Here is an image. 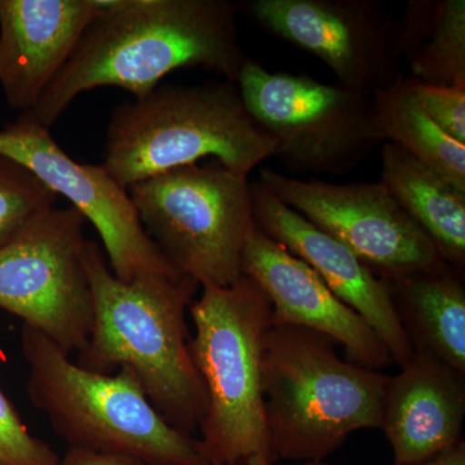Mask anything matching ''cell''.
<instances>
[{
	"instance_id": "cell-1",
	"label": "cell",
	"mask_w": 465,
	"mask_h": 465,
	"mask_svg": "<svg viewBox=\"0 0 465 465\" xmlns=\"http://www.w3.org/2000/svg\"><path fill=\"white\" fill-rule=\"evenodd\" d=\"M238 11L228 0H113L27 113L51 130L84 92L116 87L140 99L186 67L235 84L247 58Z\"/></svg>"
},
{
	"instance_id": "cell-2",
	"label": "cell",
	"mask_w": 465,
	"mask_h": 465,
	"mask_svg": "<svg viewBox=\"0 0 465 465\" xmlns=\"http://www.w3.org/2000/svg\"><path fill=\"white\" fill-rule=\"evenodd\" d=\"M84 260L94 324L75 362L99 374L127 370L168 423L194 436L207 411L188 324L200 284L186 275L122 282L92 241L85 242Z\"/></svg>"
},
{
	"instance_id": "cell-3",
	"label": "cell",
	"mask_w": 465,
	"mask_h": 465,
	"mask_svg": "<svg viewBox=\"0 0 465 465\" xmlns=\"http://www.w3.org/2000/svg\"><path fill=\"white\" fill-rule=\"evenodd\" d=\"M327 336L272 324L262 391L271 460L323 461L351 433L381 430L390 376L349 362Z\"/></svg>"
},
{
	"instance_id": "cell-4",
	"label": "cell",
	"mask_w": 465,
	"mask_h": 465,
	"mask_svg": "<svg viewBox=\"0 0 465 465\" xmlns=\"http://www.w3.org/2000/svg\"><path fill=\"white\" fill-rule=\"evenodd\" d=\"M275 143L247 112L234 82L158 85L113 112L101 166L122 188L213 158L249 174Z\"/></svg>"
},
{
	"instance_id": "cell-5",
	"label": "cell",
	"mask_w": 465,
	"mask_h": 465,
	"mask_svg": "<svg viewBox=\"0 0 465 465\" xmlns=\"http://www.w3.org/2000/svg\"><path fill=\"white\" fill-rule=\"evenodd\" d=\"M27 396L69 448L143 465H211L200 439L173 427L127 370L99 374L41 332L23 326Z\"/></svg>"
},
{
	"instance_id": "cell-6",
	"label": "cell",
	"mask_w": 465,
	"mask_h": 465,
	"mask_svg": "<svg viewBox=\"0 0 465 465\" xmlns=\"http://www.w3.org/2000/svg\"><path fill=\"white\" fill-rule=\"evenodd\" d=\"M200 290L189 316L193 362L207 397L198 430L202 450L211 465H232L250 455L271 460L262 391L271 302L244 274L231 286Z\"/></svg>"
},
{
	"instance_id": "cell-7",
	"label": "cell",
	"mask_w": 465,
	"mask_h": 465,
	"mask_svg": "<svg viewBox=\"0 0 465 465\" xmlns=\"http://www.w3.org/2000/svg\"><path fill=\"white\" fill-rule=\"evenodd\" d=\"M162 255L200 287L231 286L255 228L251 182L219 162L174 168L127 188Z\"/></svg>"
},
{
	"instance_id": "cell-8",
	"label": "cell",
	"mask_w": 465,
	"mask_h": 465,
	"mask_svg": "<svg viewBox=\"0 0 465 465\" xmlns=\"http://www.w3.org/2000/svg\"><path fill=\"white\" fill-rule=\"evenodd\" d=\"M242 101L293 173L344 174L384 143L372 94L312 76L269 72L247 57L237 82Z\"/></svg>"
},
{
	"instance_id": "cell-9",
	"label": "cell",
	"mask_w": 465,
	"mask_h": 465,
	"mask_svg": "<svg viewBox=\"0 0 465 465\" xmlns=\"http://www.w3.org/2000/svg\"><path fill=\"white\" fill-rule=\"evenodd\" d=\"M84 223L74 207H54L0 249V309L70 356L87 344L94 324Z\"/></svg>"
},
{
	"instance_id": "cell-10",
	"label": "cell",
	"mask_w": 465,
	"mask_h": 465,
	"mask_svg": "<svg viewBox=\"0 0 465 465\" xmlns=\"http://www.w3.org/2000/svg\"><path fill=\"white\" fill-rule=\"evenodd\" d=\"M259 183L341 241L385 282L445 264L439 250L381 182L331 183L262 168Z\"/></svg>"
},
{
	"instance_id": "cell-11",
	"label": "cell",
	"mask_w": 465,
	"mask_h": 465,
	"mask_svg": "<svg viewBox=\"0 0 465 465\" xmlns=\"http://www.w3.org/2000/svg\"><path fill=\"white\" fill-rule=\"evenodd\" d=\"M0 154L23 164L58 197L72 203L99 232L110 269L122 282L150 277H177V272L150 240L127 189L103 166L70 157L29 113L0 130Z\"/></svg>"
},
{
	"instance_id": "cell-12",
	"label": "cell",
	"mask_w": 465,
	"mask_h": 465,
	"mask_svg": "<svg viewBox=\"0 0 465 465\" xmlns=\"http://www.w3.org/2000/svg\"><path fill=\"white\" fill-rule=\"evenodd\" d=\"M238 9L320 58L349 90L374 94L401 76L399 21L379 0H249Z\"/></svg>"
},
{
	"instance_id": "cell-13",
	"label": "cell",
	"mask_w": 465,
	"mask_h": 465,
	"mask_svg": "<svg viewBox=\"0 0 465 465\" xmlns=\"http://www.w3.org/2000/svg\"><path fill=\"white\" fill-rule=\"evenodd\" d=\"M242 274L264 291L272 305V324L302 327L341 345L344 358L366 369L393 363L374 330L341 302L302 260L271 240L258 226L242 253Z\"/></svg>"
},
{
	"instance_id": "cell-14",
	"label": "cell",
	"mask_w": 465,
	"mask_h": 465,
	"mask_svg": "<svg viewBox=\"0 0 465 465\" xmlns=\"http://www.w3.org/2000/svg\"><path fill=\"white\" fill-rule=\"evenodd\" d=\"M251 203L260 231L311 266L326 286L371 326L393 363L406 365L414 349L391 299V287L353 251L286 206L262 183H251Z\"/></svg>"
},
{
	"instance_id": "cell-15",
	"label": "cell",
	"mask_w": 465,
	"mask_h": 465,
	"mask_svg": "<svg viewBox=\"0 0 465 465\" xmlns=\"http://www.w3.org/2000/svg\"><path fill=\"white\" fill-rule=\"evenodd\" d=\"M113 0H0V87L30 112Z\"/></svg>"
},
{
	"instance_id": "cell-16",
	"label": "cell",
	"mask_w": 465,
	"mask_h": 465,
	"mask_svg": "<svg viewBox=\"0 0 465 465\" xmlns=\"http://www.w3.org/2000/svg\"><path fill=\"white\" fill-rule=\"evenodd\" d=\"M465 374L427 354L414 353L390 376L381 430L394 465L425 463L461 442Z\"/></svg>"
},
{
	"instance_id": "cell-17",
	"label": "cell",
	"mask_w": 465,
	"mask_h": 465,
	"mask_svg": "<svg viewBox=\"0 0 465 465\" xmlns=\"http://www.w3.org/2000/svg\"><path fill=\"white\" fill-rule=\"evenodd\" d=\"M388 284L414 353L436 358L465 374L463 272L445 262Z\"/></svg>"
},
{
	"instance_id": "cell-18",
	"label": "cell",
	"mask_w": 465,
	"mask_h": 465,
	"mask_svg": "<svg viewBox=\"0 0 465 465\" xmlns=\"http://www.w3.org/2000/svg\"><path fill=\"white\" fill-rule=\"evenodd\" d=\"M448 264L465 266V191L391 143H382L381 180Z\"/></svg>"
},
{
	"instance_id": "cell-19",
	"label": "cell",
	"mask_w": 465,
	"mask_h": 465,
	"mask_svg": "<svg viewBox=\"0 0 465 465\" xmlns=\"http://www.w3.org/2000/svg\"><path fill=\"white\" fill-rule=\"evenodd\" d=\"M399 51L412 79L465 87L464 0H410L399 20Z\"/></svg>"
},
{
	"instance_id": "cell-20",
	"label": "cell",
	"mask_w": 465,
	"mask_h": 465,
	"mask_svg": "<svg viewBox=\"0 0 465 465\" xmlns=\"http://www.w3.org/2000/svg\"><path fill=\"white\" fill-rule=\"evenodd\" d=\"M376 121L391 143L465 191V143L446 134L416 100L409 76L372 94Z\"/></svg>"
},
{
	"instance_id": "cell-21",
	"label": "cell",
	"mask_w": 465,
	"mask_h": 465,
	"mask_svg": "<svg viewBox=\"0 0 465 465\" xmlns=\"http://www.w3.org/2000/svg\"><path fill=\"white\" fill-rule=\"evenodd\" d=\"M57 200L29 168L0 154V249L41 213L56 207Z\"/></svg>"
},
{
	"instance_id": "cell-22",
	"label": "cell",
	"mask_w": 465,
	"mask_h": 465,
	"mask_svg": "<svg viewBox=\"0 0 465 465\" xmlns=\"http://www.w3.org/2000/svg\"><path fill=\"white\" fill-rule=\"evenodd\" d=\"M60 460L47 443L30 434L0 388V464L60 465Z\"/></svg>"
},
{
	"instance_id": "cell-23",
	"label": "cell",
	"mask_w": 465,
	"mask_h": 465,
	"mask_svg": "<svg viewBox=\"0 0 465 465\" xmlns=\"http://www.w3.org/2000/svg\"><path fill=\"white\" fill-rule=\"evenodd\" d=\"M416 100L434 124L457 142L465 143V87L430 85L409 76Z\"/></svg>"
},
{
	"instance_id": "cell-24",
	"label": "cell",
	"mask_w": 465,
	"mask_h": 465,
	"mask_svg": "<svg viewBox=\"0 0 465 465\" xmlns=\"http://www.w3.org/2000/svg\"><path fill=\"white\" fill-rule=\"evenodd\" d=\"M60 465H143L134 459L115 455L96 454L87 450L69 448L61 458Z\"/></svg>"
},
{
	"instance_id": "cell-25",
	"label": "cell",
	"mask_w": 465,
	"mask_h": 465,
	"mask_svg": "<svg viewBox=\"0 0 465 465\" xmlns=\"http://www.w3.org/2000/svg\"><path fill=\"white\" fill-rule=\"evenodd\" d=\"M415 465H465V442H459L454 448L448 450L432 460Z\"/></svg>"
},
{
	"instance_id": "cell-26",
	"label": "cell",
	"mask_w": 465,
	"mask_h": 465,
	"mask_svg": "<svg viewBox=\"0 0 465 465\" xmlns=\"http://www.w3.org/2000/svg\"><path fill=\"white\" fill-rule=\"evenodd\" d=\"M232 465H274L264 455H250V457L241 459L237 463ZM302 465H330L324 463V461H307Z\"/></svg>"
},
{
	"instance_id": "cell-27",
	"label": "cell",
	"mask_w": 465,
	"mask_h": 465,
	"mask_svg": "<svg viewBox=\"0 0 465 465\" xmlns=\"http://www.w3.org/2000/svg\"><path fill=\"white\" fill-rule=\"evenodd\" d=\"M0 465H2V464H0Z\"/></svg>"
}]
</instances>
